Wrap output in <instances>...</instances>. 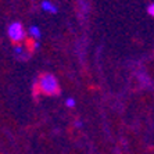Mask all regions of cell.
<instances>
[{
    "instance_id": "6",
    "label": "cell",
    "mask_w": 154,
    "mask_h": 154,
    "mask_svg": "<svg viewBox=\"0 0 154 154\" xmlns=\"http://www.w3.org/2000/svg\"><path fill=\"white\" fill-rule=\"evenodd\" d=\"M147 13H149V15H153L154 14V4H150V6H149V8H147Z\"/></svg>"
},
{
    "instance_id": "5",
    "label": "cell",
    "mask_w": 154,
    "mask_h": 154,
    "mask_svg": "<svg viewBox=\"0 0 154 154\" xmlns=\"http://www.w3.org/2000/svg\"><path fill=\"white\" fill-rule=\"evenodd\" d=\"M65 104H67L68 107H74V106H75V100H74V99H68V100L65 101Z\"/></svg>"
},
{
    "instance_id": "1",
    "label": "cell",
    "mask_w": 154,
    "mask_h": 154,
    "mask_svg": "<svg viewBox=\"0 0 154 154\" xmlns=\"http://www.w3.org/2000/svg\"><path fill=\"white\" fill-rule=\"evenodd\" d=\"M39 90L47 96L60 94V85L53 74H42L39 78Z\"/></svg>"
},
{
    "instance_id": "3",
    "label": "cell",
    "mask_w": 154,
    "mask_h": 154,
    "mask_svg": "<svg viewBox=\"0 0 154 154\" xmlns=\"http://www.w3.org/2000/svg\"><path fill=\"white\" fill-rule=\"evenodd\" d=\"M42 7H43V10H46V11H49V13H57V8H56V6H53V4L50 3V2H43L42 3Z\"/></svg>"
},
{
    "instance_id": "4",
    "label": "cell",
    "mask_w": 154,
    "mask_h": 154,
    "mask_svg": "<svg viewBox=\"0 0 154 154\" xmlns=\"http://www.w3.org/2000/svg\"><path fill=\"white\" fill-rule=\"evenodd\" d=\"M29 32H31V35L32 36H35V38H40V31H39L38 26H31Z\"/></svg>"
},
{
    "instance_id": "2",
    "label": "cell",
    "mask_w": 154,
    "mask_h": 154,
    "mask_svg": "<svg viewBox=\"0 0 154 154\" xmlns=\"http://www.w3.org/2000/svg\"><path fill=\"white\" fill-rule=\"evenodd\" d=\"M7 33H8V38L11 39V42H14V43L22 42V40L25 39V29H24L21 22H13V24H10L7 29Z\"/></svg>"
}]
</instances>
